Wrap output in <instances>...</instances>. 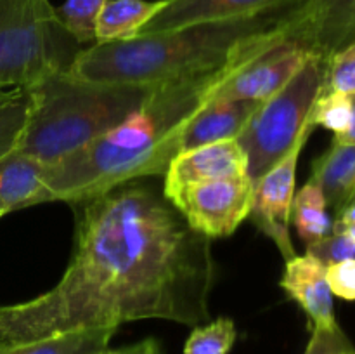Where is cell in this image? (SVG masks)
Here are the masks:
<instances>
[{
    "mask_svg": "<svg viewBox=\"0 0 355 354\" xmlns=\"http://www.w3.org/2000/svg\"><path fill=\"white\" fill-rule=\"evenodd\" d=\"M69 205L75 243L68 267L45 294L0 305V347L137 319L207 321L217 278L210 239L184 221L156 177Z\"/></svg>",
    "mask_w": 355,
    "mask_h": 354,
    "instance_id": "obj_1",
    "label": "cell"
},
{
    "mask_svg": "<svg viewBox=\"0 0 355 354\" xmlns=\"http://www.w3.org/2000/svg\"><path fill=\"white\" fill-rule=\"evenodd\" d=\"M248 59L156 83L148 101L118 127L49 165L45 203H73L127 180L165 176L179 155L184 127Z\"/></svg>",
    "mask_w": 355,
    "mask_h": 354,
    "instance_id": "obj_2",
    "label": "cell"
},
{
    "mask_svg": "<svg viewBox=\"0 0 355 354\" xmlns=\"http://www.w3.org/2000/svg\"><path fill=\"white\" fill-rule=\"evenodd\" d=\"M304 3V2H302ZM250 17L210 21L80 49L68 73L101 83L155 85L252 58L284 30L298 7Z\"/></svg>",
    "mask_w": 355,
    "mask_h": 354,
    "instance_id": "obj_3",
    "label": "cell"
},
{
    "mask_svg": "<svg viewBox=\"0 0 355 354\" xmlns=\"http://www.w3.org/2000/svg\"><path fill=\"white\" fill-rule=\"evenodd\" d=\"M155 85L90 82L68 71L47 76L26 90L30 113L14 149L47 165L59 162L127 120Z\"/></svg>",
    "mask_w": 355,
    "mask_h": 354,
    "instance_id": "obj_4",
    "label": "cell"
},
{
    "mask_svg": "<svg viewBox=\"0 0 355 354\" xmlns=\"http://www.w3.org/2000/svg\"><path fill=\"white\" fill-rule=\"evenodd\" d=\"M80 49L49 0H0V87L28 90L68 71Z\"/></svg>",
    "mask_w": 355,
    "mask_h": 354,
    "instance_id": "obj_5",
    "label": "cell"
},
{
    "mask_svg": "<svg viewBox=\"0 0 355 354\" xmlns=\"http://www.w3.org/2000/svg\"><path fill=\"white\" fill-rule=\"evenodd\" d=\"M324 82L326 62L318 56H309L283 89L259 104L238 135L248 160V177L253 187L288 155L311 124V111L324 89Z\"/></svg>",
    "mask_w": 355,
    "mask_h": 354,
    "instance_id": "obj_6",
    "label": "cell"
},
{
    "mask_svg": "<svg viewBox=\"0 0 355 354\" xmlns=\"http://www.w3.org/2000/svg\"><path fill=\"white\" fill-rule=\"evenodd\" d=\"M170 203L196 233L211 238L231 236L250 217L253 184L248 176L163 189Z\"/></svg>",
    "mask_w": 355,
    "mask_h": 354,
    "instance_id": "obj_7",
    "label": "cell"
},
{
    "mask_svg": "<svg viewBox=\"0 0 355 354\" xmlns=\"http://www.w3.org/2000/svg\"><path fill=\"white\" fill-rule=\"evenodd\" d=\"M315 125L309 124L302 132L293 148L284 155L262 179L259 180L253 189V205L250 212V219L255 222L257 228L269 236L279 248L284 259H291L297 255L291 243L290 222H291V205L295 198V180H297V165L309 137Z\"/></svg>",
    "mask_w": 355,
    "mask_h": 354,
    "instance_id": "obj_8",
    "label": "cell"
},
{
    "mask_svg": "<svg viewBox=\"0 0 355 354\" xmlns=\"http://www.w3.org/2000/svg\"><path fill=\"white\" fill-rule=\"evenodd\" d=\"M286 26L269 45L236 69L214 97L263 103L283 89L312 56L286 37Z\"/></svg>",
    "mask_w": 355,
    "mask_h": 354,
    "instance_id": "obj_9",
    "label": "cell"
},
{
    "mask_svg": "<svg viewBox=\"0 0 355 354\" xmlns=\"http://www.w3.org/2000/svg\"><path fill=\"white\" fill-rule=\"evenodd\" d=\"M286 37L328 62L355 42V0H305L288 23Z\"/></svg>",
    "mask_w": 355,
    "mask_h": 354,
    "instance_id": "obj_10",
    "label": "cell"
},
{
    "mask_svg": "<svg viewBox=\"0 0 355 354\" xmlns=\"http://www.w3.org/2000/svg\"><path fill=\"white\" fill-rule=\"evenodd\" d=\"M305 0H165L139 35L162 33L198 23L239 19L281 7L298 6Z\"/></svg>",
    "mask_w": 355,
    "mask_h": 354,
    "instance_id": "obj_11",
    "label": "cell"
},
{
    "mask_svg": "<svg viewBox=\"0 0 355 354\" xmlns=\"http://www.w3.org/2000/svg\"><path fill=\"white\" fill-rule=\"evenodd\" d=\"M248 176V160L238 139L198 146L179 153L163 176V189L186 184Z\"/></svg>",
    "mask_w": 355,
    "mask_h": 354,
    "instance_id": "obj_12",
    "label": "cell"
},
{
    "mask_svg": "<svg viewBox=\"0 0 355 354\" xmlns=\"http://www.w3.org/2000/svg\"><path fill=\"white\" fill-rule=\"evenodd\" d=\"M279 285L288 297L304 309L312 328L338 325L333 307V294L326 280V266L315 257L305 253L288 259Z\"/></svg>",
    "mask_w": 355,
    "mask_h": 354,
    "instance_id": "obj_13",
    "label": "cell"
},
{
    "mask_svg": "<svg viewBox=\"0 0 355 354\" xmlns=\"http://www.w3.org/2000/svg\"><path fill=\"white\" fill-rule=\"evenodd\" d=\"M259 104L255 101L211 97L184 127L179 139V153L198 146L238 139Z\"/></svg>",
    "mask_w": 355,
    "mask_h": 354,
    "instance_id": "obj_14",
    "label": "cell"
},
{
    "mask_svg": "<svg viewBox=\"0 0 355 354\" xmlns=\"http://www.w3.org/2000/svg\"><path fill=\"white\" fill-rule=\"evenodd\" d=\"M47 163L12 149L0 156V215L45 203Z\"/></svg>",
    "mask_w": 355,
    "mask_h": 354,
    "instance_id": "obj_15",
    "label": "cell"
},
{
    "mask_svg": "<svg viewBox=\"0 0 355 354\" xmlns=\"http://www.w3.org/2000/svg\"><path fill=\"white\" fill-rule=\"evenodd\" d=\"M311 180L321 187L328 208L338 217L355 203V146L333 139L331 146L312 163Z\"/></svg>",
    "mask_w": 355,
    "mask_h": 354,
    "instance_id": "obj_16",
    "label": "cell"
},
{
    "mask_svg": "<svg viewBox=\"0 0 355 354\" xmlns=\"http://www.w3.org/2000/svg\"><path fill=\"white\" fill-rule=\"evenodd\" d=\"M165 0H106L94 30V44L128 40L137 37L149 19L158 14Z\"/></svg>",
    "mask_w": 355,
    "mask_h": 354,
    "instance_id": "obj_17",
    "label": "cell"
},
{
    "mask_svg": "<svg viewBox=\"0 0 355 354\" xmlns=\"http://www.w3.org/2000/svg\"><path fill=\"white\" fill-rule=\"evenodd\" d=\"M118 328H89L0 347V354H99Z\"/></svg>",
    "mask_w": 355,
    "mask_h": 354,
    "instance_id": "obj_18",
    "label": "cell"
},
{
    "mask_svg": "<svg viewBox=\"0 0 355 354\" xmlns=\"http://www.w3.org/2000/svg\"><path fill=\"white\" fill-rule=\"evenodd\" d=\"M291 221L298 236L307 245L319 242L333 233V217L321 187L309 179L300 191L295 193L291 205Z\"/></svg>",
    "mask_w": 355,
    "mask_h": 354,
    "instance_id": "obj_19",
    "label": "cell"
},
{
    "mask_svg": "<svg viewBox=\"0 0 355 354\" xmlns=\"http://www.w3.org/2000/svg\"><path fill=\"white\" fill-rule=\"evenodd\" d=\"M104 3L106 0H66L61 7L55 9V14L66 31L80 45H92L96 42L94 38L96 21Z\"/></svg>",
    "mask_w": 355,
    "mask_h": 354,
    "instance_id": "obj_20",
    "label": "cell"
},
{
    "mask_svg": "<svg viewBox=\"0 0 355 354\" xmlns=\"http://www.w3.org/2000/svg\"><path fill=\"white\" fill-rule=\"evenodd\" d=\"M236 342V325L231 318H217L194 326L182 354H227Z\"/></svg>",
    "mask_w": 355,
    "mask_h": 354,
    "instance_id": "obj_21",
    "label": "cell"
},
{
    "mask_svg": "<svg viewBox=\"0 0 355 354\" xmlns=\"http://www.w3.org/2000/svg\"><path fill=\"white\" fill-rule=\"evenodd\" d=\"M352 117V96L322 89L311 111V121L318 127L328 128L335 135H342L349 128Z\"/></svg>",
    "mask_w": 355,
    "mask_h": 354,
    "instance_id": "obj_22",
    "label": "cell"
},
{
    "mask_svg": "<svg viewBox=\"0 0 355 354\" xmlns=\"http://www.w3.org/2000/svg\"><path fill=\"white\" fill-rule=\"evenodd\" d=\"M30 113V97L26 90L19 99L0 108V156L16 148Z\"/></svg>",
    "mask_w": 355,
    "mask_h": 354,
    "instance_id": "obj_23",
    "label": "cell"
},
{
    "mask_svg": "<svg viewBox=\"0 0 355 354\" xmlns=\"http://www.w3.org/2000/svg\"><path fill=\"white\" fill-rule=\"evenodd\" d=\"M324 89L355 96V42L328 59Z\"/></svg>",
    "mask_w": 355,
    "mask_h": 354,
    "instance_id": "obj_24",
    "label": "cell"
},
{
    "mask_svg": "<svg viewBox=\"0 0 355 354\" xmlns=\"http://www.w3.org/2000/svg\"><path fill=\"white\" fill-rule=\"evenodd\" d=\"M307 253L328 267L342 260H355V242L343 233H331L326 238L307 245Z\"/></svg>",
    "mask_w": 355,
    "mask_h": 354,
    "instance_id": "obj_25",
    "label": "cell"
},
{
    "mask_svg": "<svg viewBox=\"0 0 355 354\" xmlns=\"http://www.w3.org/2000/svg\"><path fill=\"white\" fill-rule=\"evenodd\" d=\"M304 354H355V349L338 325L314 326Z\"/></svg>",
    "mask_w": 355,
    "mask_h": 354,
    "instance_id": "obj_26",
    "label": "cell"
},
{
    "mask_svg": "<svg viewBox=\"0 0 355 354\" xmlns=\"http://www.w3.org/2000/svg\"><path fill=\"white\" fill-rule=\"evenodd\" d=\"M326 280L333 295L355 301V260H342L326 267Z\"/></svg>",
    "mask_w": 355,
    "mask_h": 354,
    "instance_id": "obj_27",
    "label": "cell"
},
{
    "mask_svg": "<svg viewBox=\"0 0 355 354\" xmlns=\"http://www.w3.org/2000/svg\"><path fill=\"white\" fill-rule=\"evenodd\" d=\"M99 354H162V346L156 339H144L120 349H104Z\"/></svg>",
    "mask_w": 355,
    "mask_h": 354,
    "instance_id": "obj_28",
    "label": "cell"
},
{
    "mask_svg": "<svg viewBox=\"0 0 355 354\" xmlns=\"http://www.w3.org/2000/svg\"><path fill=\"white\" fill-rule=\"evenodd\" d=\"M333 233H343L355 242V203L333 219Z\"/></svg>",
    "mask_w": 355,
    "mask_h": 354,
    "instance_id": "obj_29",
    "label": "cell"
},
{
    "mask_svg": "<svg viewBox=\"0 0 355 354\" xmlns=\"http://www.w3.org/2000/svg\"><path fill=\"white\" fill-rule=\"evenodd\" d=\"M333 139L342 142V144L355 146V96H352V117H350L349 128H347L342 135H335Z\"/></svg>",
    "mask_w": 355,
    "mask_h": 354,
    "instance_id": "obj_30",
    "label": "cell"
},
{
    "mask_svg": "<svg viewBox=\"0 0 355 354\" xmlns=\"http://www.w3.org/2000/svg\"><path fill=\"white\" fill-rule=\"evenodd\" d=\"M24 94L23 89H14V87H0V108L7 106L12 101L19 99Z\"/></svg>",
    "mask_w": 355,
    "mask_h": 354,
    "instance_id": "obj_31",
    "label": "cell"
},
{
    "mask_svg": "<svg viewBox=\"0 0 355 354\" xmlns=\"http://www.w3.org/2000/svg\"><path fill=\"white\" fill-rule=\"evenodd\" d=\"M0 219H2V215H0Z\"/></svg>",
    "mask_w": 355,
    "mask_h": 354,
    "instance_id": "obj_32",
    "label": "cell"
}]
</instances>
